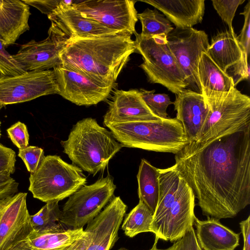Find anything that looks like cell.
Masks as SVG:
<instances>
[{
  "mask_svg": "<svg viewBox=\"0 0 250 250\" xmlns=\"http://www.w3.org/2000/svg\"><path fill=\"white\" fill-rule=\"evenodd\" d=\"M175 160L204 215L233 218L250 204V125L189 143Z\"/></svg>",
  "mask_w": 250,
  "mask_h": 250,
  "instance_id": "cell-1",
  "label": "cell"
},
{
  "mask_svg": "<svg viewBox=\"0 0 250 250\" xmlns=\"http://www.w3.org/2000/svg\"><path fill=\"white\" fill-rule=\"evenodd\" d=\"M128 34L67 40L60 51L61 64L99 83L114 85L130 56L136 52Z\"/></svg>",
  "mask_w": 250,
  "mask_h": 250,
  "instance_id": "cell-2",
  "label": "cell"
},
{
  "mask_svg": "<svg viewBox=\"0 0 250 250\" xmlns=\"http://www.w3.org/2000/svg\"><path fill=\"white\" fill-rule=\"evenodd\" d=\"M61 144L73 165L93 176L104 171L109 160L123 147L110 131L92 118L78 121L68 139Z\"/></svg>",
  "mask_w": 250,
  "mask_h": 250,
  "instance_id": "cell-3",
  "label": "cell"
},
{
  "mask_svg": "<svg viewBox=\"0 0 250 250\" xmlns=\"http://www.w3.org/2000/svg\"><path fill=\"white\" fill-rule=\"evenodd\" d=\"M123 146L177 154L189 142L176 118L106 125Z\"/></svg>",
  "mask_w": 250,
  "mask_h": 250,
  "instance_id": "cell-4",
  "label": "cell"
},
{
  "mask_svg": "<svg viewBox=\"0 0 250 250\" xmlns=\"http://www.w3.org/2000/svg\"><path fill=\"white\" fill-rule=\"evenodd\" d=\"M29 180L28 190L33 197L45 203L69 197L86 181L81 168L56 155L44 156Z\"/></svg>",
  "mask_w": 250,
  "mask_h": 250,
  "instance_id": "cell-5",
  "label": "cell"
},
{
  "mask_svg": "<svg viewBox=\"0 0 250 250\" xmlns=\"http://www.w3.org/2000/svg\"><path fill=\"white\" fill-rule=\"evenodd\" d=\"M136 52L142 56L140 67L148 82L159 83L177 95L188 88L186 77L171 52L167 37L146 38L135 34Z\"/></svg>",
  "mask_w": 250,
  "mask_h": 250,
  "instance_id": "cell-6",
  "label": "cell"
},
{
  "mask_svg": "<svg viewBox=\"0 0 250 250\" xmlns=\"http://www.w3.org/2000/svg\"><path fill=\"white\" fill-rule=\"evenodd\" d=\"M204 99L208 113L196 142H206L250 125V98L236 87Z\"/></svg>",
  "mask_w": 250,
  "mask_h": 250,
  "instance_id": "cell-7",
  "label": "cell"
},
{
  "mask_svg": "<svg viewBox=\"0 0 250 250\" xmlns=\"http://www.w3.org/2000/svg\"><path fill=\"white\" fill-rule=\"evenodd\" d=\"M116 188L108 175L84 185L69 197L61 210V223L67 229L83 228L93 220L112 199Z\"/></svg>",
  "mask_w": 250,
  "mask_h": 250,
  "instance_id": "cell-8",
  "label": "cell"
},
{
  "mask_svg": "<svg viewBox=\"0 0 250 250\" xmlns=\"http://www.w3.org/2000/svg\"><path fill=\"white\" fill-rule=\"evenodd\" d=\"M126 209L120 197L112 198L77 240L58 250H110L119 238L118 231Z\"/></svg>",
  "mask_w": 250,
  "mask_h": 250,
  "instance_id": "cell-9",
  "label": "cell"
},
{
  "mask_svg": "<svg viewBox=\"0 0 250 250\" xmlns=\"http://www.w3.org/2000/svg\"><path fill=\"white\" fill-rule=\"evenodd\" d=\"M167 44L186 77L188 88L201 93L197 68L200 59L209 45L204 31L193 27L174 28L167 36Z\"/></svg>",
  "mask_w": 250,
  "mask_h": 250,
  "instance_id": "cell-10",
  "label": "cell"
},
{
  "mask_svg": "<svg viewBox=\"0 0 250 250\" xmlns=\"http://www.w3.org/2000/svg\"><path fill=\"white\" fill-rule=\"evenodd\" d=\"M58 93L53 69L28 71L14 76H0V110L8 104Z\"/></svg>",
  "mask_w": 250,
  "mask_h": 250,
  "instance_id": "cell-11",
  "label": "cell"
},
{
  "mask_svg": "<svg viewBox=\"0 0 250 250\" xmlns=\"http://www.w3.org/2000/svg\"><path fill=\"white\" fill-rule=\"evenodd\" d=\"M136 0H74L72 7L83 17L97 21L118 33H137L138 19Z\"/></svg>",
  "mask_w": 250,
  "mask_h": 250,
  "instance_id": "cell-12",
  "label": "cell"
},
{
  "mask_svg": "<svg viewBox=\"0 0 250 250\" xmlns=\"http://www.w3.org/2000/svg\"><path fill=\"white\" fill-rule=\"evenodd\" d=\"M195 195L181 176L177 197L165 213L151 224V230L155 237L167 241L175 242L193 227Z\"/></svg>",
  "mask_w": 250,
  "mask_h": 250,
  "instance_id": "cell-13",
  "label": "cell"
},
{
  "mask_svg": "<svg viewBox=\"0 0 250 250\" xmlns=\"http://www.w3.org/2000/svg\"><path fill=\"white\" fill-rule=\"evenodd\" d=\"M58 94L78 105L90 106L106 100L113 85L102 83L60 65L53 69Z\"/></svg>",
  "mask_w": 250,
  "mask_h": 250,
  "instance_id": "cell-14",
  "label": "cell"
},
{
  "mask_svg": "<svg viewBox=\"0 0 250 250\" xmlns=\"http://www.w3.org/2000/svg\"><path fill=\"white\" fill-rule=\"evenodd\" d=\"M27 196L21 192L5 199L0 213V250H10L34 231Z\"/></svg>",
  "mask_w": 250,
  "mask_h": 250,
  "instance_id": "cell-15",
  "label": "cell"
},
{
  "mask_svg": "<svg viewBox=\"0 0 250 250\" xmlns=\"http://www.w3.org/2000/svg\"><path fill=\"white\" fill-rule=\"evenodd\" d=\"M64 42L51 24L45 39L40 42L31 40L21 45L12 56L26 72L53 69L61 64L60 53Z\"/></svg>",
  "mask_w": 250,
  "mask_h": 250,
  "instance_id": "cell-16",
  "label": "cell"
},
{
  "mask_svg": "<svg viewBox=\"0 0 250 250\" xmlns=\"http://www.w3.org/2000/svg\"><path fill=\"white\" fill-rule=\"evenodd\" d=\"M104 116V124L156 121L163 119L154 114L146 104L139 90H116Z\"/></svg>",
  "mask_w": 250,
  "mask_h": 250,
  "instance_id": "cell-17",
  "label": "cell"
},
{
  "mask_svg": "<svg viewBox=\"0 0 250 250\" xmlns=\"http://www.w3.org/2000/svg\"><path fill=\"white\" fill-rule=\"evenodd\" d=\"M64 42L75 38H89L117 34L102 24L83 17L72 6L48 17Z\"/></svg>",
  "mask_w": 250,
  "mask_h": 250,
  "instance_id": "cell-18",
  "label": "cell"
},
{
  "mask_svg": "<svg viewBox=\"0 0 250 250\" xmlns=\"http://www.w3.org/2000/svg\"><path fill=\"white\" fill-rule=\"evenodd\" d=\"M173 104L177 112L176 118L182 124L189 142H196L208 113L204 96L186 88L176 95Z\"/></svg>",
  "mask_w": 250,
  "mask_h": 250,
  "instance_id": "cell-19",
  "label": "cell"
},
{
  "mask_svg": "<svg viewBox=\"0 0 250 250\" xmlns=\"http://www.w3.org/2000/svg\"><path fill=\"white\" fill-rule=\"evenodd\" d=\"M162 12L176 28H191L201 23L205 0H142Z\"/></svg>",
  "mask_w": 250,
  "mask_h": 250,
  "instance_id": "cell-20",
  "label": "cell"
},
{
  "mask_svg": "<svg viewBox=\"0 0 250 250\" xmlns=\"http://www.w3.org/2000/svg\"><path fill=\"white\" fill-rule=\"evenodd\" d=\"M28 5L22 0H0V41L5 47L29 30Z\"/></svg>",
  "mask_w": 250,
  "mask_h": 250,
  "instance_id": "cell-21",
  "label": "cell"
},
{
  "mask_svg": "<svg viewBox=\"0 0 250 250\" xmlns=\"http://www.w3.org/2000/svg\"><path fill=\"white\" fill-rule=\"evenodd\" d=\"M195 234L203 250H234L239 245V234L223 225L219 220L208 217L194 220Z\"/></svg>",
  "mask_w": 250,
  "mask_h": 250,
  "instance_id": "cell-22",
  "label": "cell"
},
{
  "mask_svg": "<svg viewBox=\"0 0 250 250\" xmlns=\"http://www.w3.org/2000/svg\"><path fill=\"white\" fill-rule=\"evenodd\" d=\"M201 94L205 98L227 93L235 87L231 77L222 70L207 53L202 54L198 65Z\"/></svg>",
  "mask_w": 250,
  "mask_h": 250,
  "instance_id": "cell-23",
  "label": "cell"
},
{
  "mask_svg": "<svg viewBox=\"0 0 250 250\" xmlns=\"http://www.w3.org/2000/svg\"><path fill=\"white\" fill-rule=\"evenodd\" d=\"M83 232V228L45 233L34 231L10 250H58L72 244Z\"/></svg>",
  "mask_w": 250,
  "mask_h": 250,
  "instance_id": "cell-24",
  "label": "cell"
},
{
  "mask_svg": "<svg viewBox=\"0 0 250 250\" xmlns=\"http://www.w3.org/2000/svg\"><path fill=\"white\" fill-rule=\"evenodd\" d=\"M207 54L225 73L241 58L243 51L235 33L229 30L218 33L213 37Z\"/></svg>",
  "mask_w": 250,
  "mask_h": 250,
  "instance_id": "cell-25",
  "label": "cell"
},
{
  "mask_svg": "<svg viewBox=\"0 0 250 250\" xmlns=\"http://www.w3.org/2000/svg\"><path fill=\"white\" fill-rule=\"evenodd\" d=\"M181 178L175 165L164 169L158 168L159 198L152 223L157 221L176 200Z\"/></svg>",
  "mask_w": 250,
  "mask_h": 250,
  "instance_id": "cell-26",
  "label": "cell"
},
{
  "mask_svg": "<svg viewBox=\"0 0 250 250\" xmlns=\"http://www.w3.org/2000/svg\"><path fill=\"white\" fill-rule=\"evenodd\" d=\"M139 201L143 202L154 214L159 198L158 168L142 159L137 175Z\"/></svg>",
  "mask_w": 250,
  "mask_h": 250,
  "instance_id": "cell-27",
  "label": "cell"
},
{
  "mask_svg": "<svg viewBox=\"0 0 250 250\" xmlns=\"http://www.w3.org/2000/svg\"><path fill=\"white\" fill-rule=\"evenodd\" d=\"M58 202L46 203L38 212L31 215V224L36 233L54 232L67 229L60 222L61 210Z\"/></svg>",
  "mask_w": 250,
  "mask_h": 250,
  "instance_id": "cell-28",
  "label": "cell"
},
{
  "mask_svg": "<svg viewBox=\"0 0 250 250\" xmlns=\"http://www.w3.org/2000/svg\"><path fill=\"white\" fill-rule=\"evenodd\" d=\"M153 214L148 207L139 201L126 216L122 226L125 235L132 238L145 232H151Z\"/></svg>",
  "mask_w": 250,
  "mask_h": 250,
  "instance_id": "cell-29",
  "label": "cell"
},
{
  "mask_svg": "<svg viewBox=\"0 0 250 250\" xmlns=\"http://www.w3.org/2000/svg\"><path fill=\"white\" fill-rule=\"evenodd\" d=\"M137 17L142 24L140 35L143 37H167L174 29L171 22L156 9L147 8Z\"/></svg>",
  "mask_w": 250,
  "mask_h": 250,
  "instance_id": "cell-30",
  "label": "cell"
},
{
  "mask_svg": "<svg viewBox=\"0 0 250 250\" xmlns=\"http://www.w3.org/2000/svg\"><path fill=\"white\" fill-rule=\"evenodd\" d=\"M139 91L144 102L154 114L162 119L169 118L167 109L173 102L170 101L167 94H155V90L149 91L141 88Z\"/></svg>",
  "mask_w": 250,
  "mask_h": 250,
  "instance_id": "cell-31",
  "label": "cell"
},
{
  "mask_svg": "<svg viewBox=\"0 0 250 250\" xmlns=\"http://www.w3.org/2000/svg\"><path fill=\"white\" fill-rule=\"evenodd\" d=\"M211 1L217 13L228 24L229 30L235 33L232 27V21L237 8L245 0H212Z\"/></svg>",
  "mask_w": 250,
  "mask_h": 250,
  "instance_id": "cell-32",
  "label": "cell"
},
{
  "mask_svg": "<svg viewBox=\"0 0 250 250\" xmlns=\"http://www.w3.org/2000/svg\"><path fill=\"white\" fill-rule=\"evenodd\" d=\"M27 5H31L47 17L71 7L74 0H22Z\"/></svg>",
  "mask_w": 250,
  "mask_h": 250,
  "instance_id": "cell-33",
  "label": "cell"
},
{
  "mask_svg": "<svg viewBox=\"0 0 250 250\" xmlns=\"http://www.w3.org/2000/svg\"><path fill=\"white\" fill-rule=\"evenodd\" d=\"M5 48L0 41V76H14L26 73V71L21 65Z\"/></svg>",
  "mask_w": 250,
  "mask_h": 250,
  "instance_id": "cell-34",
  "label": "cell"
},
{
  "mask_svg": "<svg viewBox=\"0 0 250 250\" xmlns=\"http://www.w3.org/2000/svg\"><path fill=\"white\" fill-rule=\"evenodd\" d=\"M18 155L22 159L27 170L31 173L36 171L45 156L42 148L32 146L19 149Z\"/></svg>",
  "mask_w": 250,
  "mask_h": 250,
  "instance_id": "cell-35",
  "label": "cell"
},
{
  "mask_svg": "<svg viewBox=\"0 0 250 250\" xmlns=\"http://www.w3.org/2000/svg\"><path fill=\"white\" fill-rule=\"evenodd\" d=\"M9 137L12 143L19 149L28 146L29 135L26 125L18 122L7 129Z\"/></svg>",
  "mask_w": 250,
  "mask_h": 250,
  "instance_id": "cell-36",
  "label": "cell"
},
{
  "mask_svg": "<svg viewBox=\"0 0 250 250\" xmlns=\"http://www.w3.org/2000/svg\"><path fill=\"white\" fill-rule=\"evenodd\" d=\"M244 17V22L237 40L242 50L249 57L250 52V0L244 7L243 12L240 13Z\"/></svg>",
  "mask_w": 250,
  "mask_h": 250,
  "instance_id": "cell-37",
  "label": "cell"
},
{
  "mask_svg": "<svg viewBox=\"0 0 250 250\" xmlns=\"http://www.w3.org/2000/svg\"><path fill=\"white\" fill-rule=\"evenodd\" d=\"M248 59V55L243 52L241 59L229 68L230 71L226 72L227 73L230 72L228 75L232 78L235 87L241 81L249 79L250 66Z\"/></svg>",
  "mask_w": 250,
  "mask_h": 250,
  "instance_id": "cell-38",
  "label": "cell"
},
{
  "mask_svg": "<svg viewBox=\"0 0 250 250\" xmlns=\"http://www.w3.org/2000/svg\"><path fill=\"white\" fill-rule=\"evenodd\" d=\"M166 250H203L200 246L193 227Z\"/></svg>",
  "mask_w": 250,
  "mask_h": 250,
  "instance_id": "cell-39",
  "label": "cell"
},
{
  "mask_svg": "<svg viewBox=\"0 0 250 250\" xmlns=\"http://www.w3.org/2000/svg\"><path fill=\"white\" fill-rule=\"evenodd\" d=\"M16 153L12 149L0 144V173L8 172L13 174L16 169Z\"/></svg>",
  "mask_w": 250,
  "mask_h": 250,
  "instance_id": "cell-40",
  "label": "cell"
},
{
  "mask_svg": "<svg viewBox=\"0 0 250 250\" xmlns=\"http://www.w3.org/2000/svg\"><path fill=\"white\" fill-rule=\"evenodd\" d=\"M19 183L8 172L0 173V202L14 195L18 191Z\"/></svg>",
  "mask_w": 250,
  "mask_h": 250,
  "instance_id": "cell-41",
  "label": "cell"
},
{
  "mask_svg": "<svg viewBox=\"0 0 250 250\" xmlns=\"http://www.w3.org/2000/svg\"><path fill=\"white\" fill-rule=\"evenodd\" d=\"M244 239L243 250H250V216L239 223Z\"/></svg>",
  "mask_w": 250,
  "mask_h": 250,
  "instance_id": "cell-42",
  "label": "cell"
},
{
  "mask_svg": "<svg viewBox=\"0 0 250 250\" xmlns=\"http://www.w3.org/2000/svg\"><path fill=\"white\" fill-rule=\"evenodd\" d=\"M158 239H159L158 238L155 237L154 243L152 247L149 250H166L159 249L157 248V242H158Z\"/></svg>",
  "mask_w": 250,
  "mask_h": 250,
  "instance_id": "cell-43",
  "label": "cell"
},
{
  "mask_svg": "<svg viewBox=\"0 0 250 250\" xmlns=\"http://www.w3.org/2000/svg\"><path fill=\"white\" fill-rule=\"evenodd\" d=\"M5 199L0 202V213L4 204Z\"/></svg>",
  "mask_w": 250,
  "mask_h": 250,
  "instance_id": "cell-44",
  "label": "cell"
},
{
  "mask_svg": "<svg viewBox=\"0 0 250 250\" xmlns=\"http://www.w3.org/2000/svg\"><path fill=\"white\" fill-rule=\"evenodd\" d=\"M118 250H127L125 248H120V249H119Z\"/></svg>",
  "mask_w": 250,
  "mask_h": 250,
  "instance_id": "cell-45",
  "label": "cell"
},
{
  "mask_svg": "<svg viewBox=\"0 0 250 250\" xmlns=\"http://www.w3.org/2000/svg\"><path fill=\"white\" fill-rule=\"evenodd\" d=\"M1 122L0 121V127ZM1 136V131H0V137Z\"/></svg>",
  "mask_w": 250,
  "mask_h": 250,
  "instance_id": "cell-46",
  "label": "cell"
}]
</instances>
